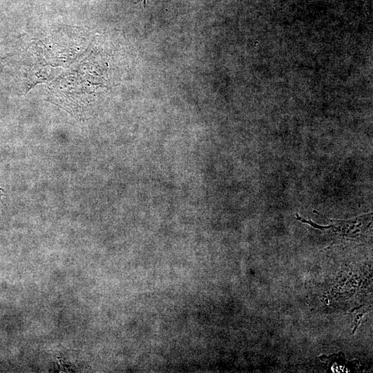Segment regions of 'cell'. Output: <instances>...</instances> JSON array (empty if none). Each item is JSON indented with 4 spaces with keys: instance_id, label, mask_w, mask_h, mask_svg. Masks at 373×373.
Returning a JSON list of instances; mask_svg holds the SVG:
<instances>
[{
    "instance_id": "obj_1",
    "label": "cell",
    "mask_w": 373,
    "mask_h": 373,
    "mask_svg": "<svg viewBox=\"0 0 373 373\" xmlns=\"http://www.w3.org/2000/svg\"><path fill=\"white\" fill-rule=\"evenodd\" d=\"M3 192L4 191L3 190V189L0 188V199Z\"/></svg>"
},
{
    "instance_id": "obj_2",
    "label": "cell",
    "mask_w": 373,
    "mask_h": 373,
    "mask_svg": "<svg viewBox=\"0 0 373 373\" xmlns=\"http://www.w3.org/2000/svg\"><path fill=\"white\" fill-rule=\"evenodd\" d=\"M142 1V0H139L138 1ZM143 3H144V5H146V0H143Z\"/></svg>"
}]
</instances>
